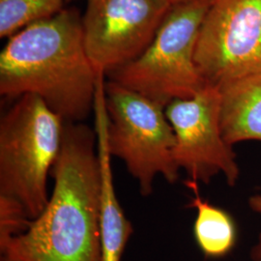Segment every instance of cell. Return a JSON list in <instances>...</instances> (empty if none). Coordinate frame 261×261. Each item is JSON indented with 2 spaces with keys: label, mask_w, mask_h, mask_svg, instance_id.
I'll return each mask as SVG.
<instances>
[{
  "label": "cell",
  "mask_w": 261,
  "mask_h": 261,
  "mask_svg": "<svg viewBox=\"0 0 261 261\" xmlns=\"http://www.w3.org/2000/svg\"><path fill=\"white\" fill-rule=\"evenodd\" d=\"M45 210L0 237V261H102L100 166L95 130L66 122Z\"/></svg>",
  "instance_id": "obj_1"
},
{
  "label": "cell",
  "mask_w": 261,
  "mask_h": 261,
  "mask_svg": "<svg viewBox=\"0 0 261 261\" xmlns=\"http://www.w3.org/2000/svg\"><path fill=\"white\" fill-rule=\"evenodd\" d=\"M98 77L74 10L23 28L0 54V94L36 95L66 122L84 121L94 111Z\"/></svg>",
  "instance_id": "obj_2"
},
{
  "label": "cell",
  "mask_w": 261,
  "mask_h": 261,
  "mask_svg": "<svg viewBox=\"0 0 261 261\" xmlns=\"http://www.w3.org/2000/svg\"><path fill=\"white\" fill-rule=\"evenodd\" d=\"M66 121L40 97L20 96L0 121V207L29 221L45 210L47 179L58 158Z\"/></svg>",
  "instance_id": "obj_3"
},
{
  "label": "cell",
  "mask_w": 261,
  "mask_h": 261,
  "mask_svg": "<svg viewBox=\"0 0 261 261\" xmlns=\"http://www.w3.org/2000/svg\"><path fill=\"white\" fill-rule=\"evenodd\" d=\"M213 0L174 4L140 56L116 69L109 80L166 107L205 87L195 60L203 19Z\"/></svg>",
  "instance_id": "obj_4"
},
{
  "label": "cell",
  "mask_w": 261,
  "mask_h": 261,
  "mask_svg": "<svg viewBox=\"0 0 261 261\" xmlns=\"http://www.w3.org/2000/svg\"><path fill=\"white\" fill-rule=\"evenodd\" d=\"M105 102L108 148L125 164L141 196L152 195L158 175L175 183L180 170L173 156L175 136L165 108L110 80Z\"/></svg>",
  "instance_id": "obj_5"
},
{
  "label": "cell",
  "mask_w": 261,
  "mask_h": 261,
  "mask_svg": "<svg viewBox=\"0 0 261 261\" xmlns=\"http://www.w3.org/2000/svg\"><path fill=\"white\" fill-rule=\"evenodd\" d=\"M195 60L206 85L261 72V0H213Z\"/></svg>",
  "instance_id": "obj_6"
},
{
  "label": "cell",
  "mask_w": 261,
  "mask_h": 261,
  "mask_svg": "<svg viewBox=\"0 0 261 261\" xmlns=\"http://www.w3.org/2000/svg\"><path fill=\"white\" fill-rule=\"evenodd\" d=\"M165 112L175 136L176 166L186 171L188 179L208 183L222 173L227 184L234 186L240 169L221 129L219 89L206 85L190 98L168 103Z\"/></svg>",
  "instance_id": "obj_7"
},
{
  "label": "cell",
  "mask_w": 261,
  "mask_h": 261,
  "mask_svg": "<svg viewBox=\"0 0 261 261\" xmlns=\"http://www.w3.org/2000/svg\"><path fill=\"white\" fill-rule=\"evenodd\" d=\"M171 6L167 0H87L83 33L96 72L108 75L140 56Z\"/></svg>",
  "instance_id": "obj_8"
},
{
  "label": "cell",
  "mask_w": 261,
  "mask_h": 261,
  "mask_svg": "<svg viewBox=\"0 0 261 261\" xmlns=\"http://www.w3.org/2000/svg\"><path fill=\"white\" fill-rule=\"evenodd\" d=\"M105 76L98 77L94 102L95 133L100 166V225L102 261H121L123 252L134 232L116 196L112 168V155L108 148V113L105 102Z\"/></svg>",
  "instance_id": "obj_9"
},
{
  "label": "cell",
  "mask_w": 261,
  "mask_h": 261,
  "mask_svg": "<svg viewBox=\"0 0 261 261\" xmlns=\"http://www.w3.org/2000/svg\"><path fill=\"white\" fill-rule=\"evenodd\" d=\"M221 96V129L225 141H261V72L217 87Z\"/></svg>",
  "instance_id": "obj_10"
},
{
  "label": "cell",
  "mask_w": 261,
  "mask_h": 261,
  "mask_svg": "<svg viewBox=\"0 0 261 261\" xmlns=\"http://www.w3.org/2000/svg\"><path fill=\"white\" fill-rule=\"evenodd\" d=\"M186 185L194 194L191 207L196 210L194 235L201 252L208 257H222L232 250L236 228L230 215L204 200L198 183L187 179Z\"/></svg>",
  "instance_id": "obj_11"
},
{
  "label": "cell",
  "mask_w": 261,
  "mask_h": 261,
  "mask_svg": "<svg viewBox=\"0 0 261 261\" xmlns=\"http://www.w3.org/2000/svg\"><path fill=\"white\" fill-rule=\"evenodd\" d=\"M64 0H0V37L50 19L63 10Z\"/></svg>",
  "instance_id": "obj_12"
},
{
  "label": "cell",
  "mask_w": 261,
  "mask_h": 261,
  "mask_svg": "<svg viewBox=\"0 0 261 261\" xmlns=\"http://www.w3.org/2000/svg\"><path fill=\"white\" fill-rule=\"evenodd\" d=\"M249 204L254 212L261 214V195H256L250 198Z\"/></svg>",
  "instance_id": "obj_13"
},
{
  "label": "cell",
  "mask_w": 261,
  "mask_h": 261,
  "mask_svg": "<svg viewBox=\"0 0 261 261\" xmlns=\"http://www.w3.org/2000/svg\"><path fill=\"white\" fill-rule=\"evenodd\" d=\"M252 258L253 261H261V233L258 237V241L252 248Z\"/></svg>",
  "instance_id": "obj_14"
},
{
  "label": "cell",
  "mask_w": 261,
  "mask_h": 261,
  "mask_svg": "<svg viewBox=\"0 0 261 261\" xmlns=\"http://www.w3.org/2000/svg\"><path fill=\"white\" fill-rule=\"evenodd\" d=\"M168 2H169L171 5H174V4H177V3H181V2H185L188 0H167Z\"/></svg>",
  "instance_id": "obj_15"
}]
</instances>
